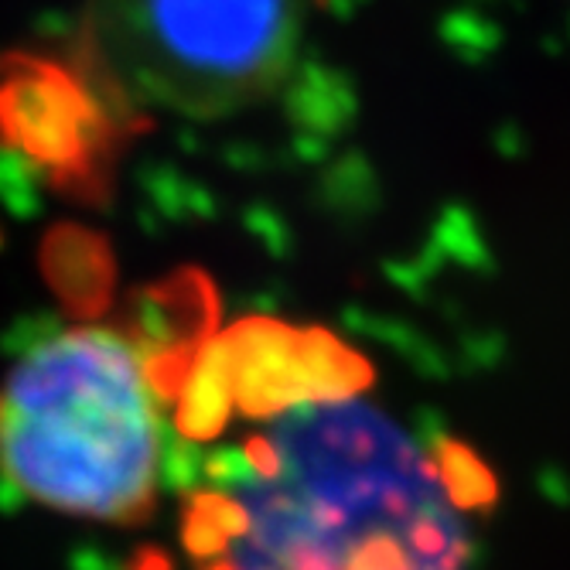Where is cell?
Masks as SVG:
<instances>
[{"instance_id": "2", "label": "cell", "mask_w": 570, "mask_h": 570, "mask_svg": "<svg viewBox=\"0 0 570 570\" xmlns=\"http://www.w3.org/2000/svg\"><path fill=\"white\" fill-rule=\"evenodd\" d=\"M165 393L161 366L117 328L45 338L0 383V475L51 512L144 523L161 489Z\"/></svg>"}, {"instance_id": "4", "label": "cell", "mask_w": 570, "mask_h": 570, "mask_svg": "<svg viewBox=\"0 0 570 570\" xmlns=\"http://www.w3.org/2000/svg\"><path fill=\"white\" fill-rule=\"evenodd\" d=\"M233 386V410L249 417H274L281 410L322 400H348L370 383V366L358 352L328 332H297L284 322L253 318L223 338Z\"/></svg>"}, {"instance_id": "7", "label": "cell", "mask_w": 570, "mask_h": 570, "mask_svg": "<svg viewBox=\"0 0 570 570\" xmlns=\"http://www.w3.org/2000/svg\"><path fill=\"white\" fill-rule=\"evenodd\" d=\"M438 472L441 482L458 509H485L495 499V479L489 475L485 464L454 441H444L438 451Z\"/></svg>"}, {"instance_id": "1", "label": "cell", "mask_w": 570, "mask_h": 570, "mask_svg": "<svg viewBox=\"0 0 570 570\" xmlns=\"http://www.w3.org/2000/svg\"><path fill=\"white\" fill-rule=\"evenodd\" d=\"M267 421L185 509L202 570H464L438 461L383 410L348 396Z\"/></svg>"}, {"instance_id": "3", "label": "cell", "mask_w": 570, "mask_h": 570, "mask_svg": "<svg viewBox=\"0 0 570 570\" xmlns=\"http://www.w3.org/2000/svg\"><path fill=\"white\" fill-rule=\"evenodd\" d=\"M311 0H92L89 38L107 79L137 102L229 114L291 69Z\"/></svg>"}, {"instance_id": "5", "label": "cell", "mask_w": 570, "mask_h": 570, "mask_svg": "<svg viewBox=\"0 0 570 570\" xmlns=\"http://www.w3.org/2000/svg\"><path fill=\"white\" fill-rule=\"evenodd\" d=\"M102 110L86 79L56 66H21L0 79V140L21 158L51 168L79 171L99 147Z\"/></svg>"}, {"instance_id": "6", "label": "cell", "mask_w": 570, "mask_h": 570, "mask_svg": "<svg viewBox=\"0 0 570 570\" xmlns=\"http://www.w3.org/2000/svg\"><path fill=\"white\" fill-rule=\"evenodd\" d=\"M291 110L307 134H328L355 114V96L342 76L328 69H307L294 86Z\"/></svg>"}]
</instances>
